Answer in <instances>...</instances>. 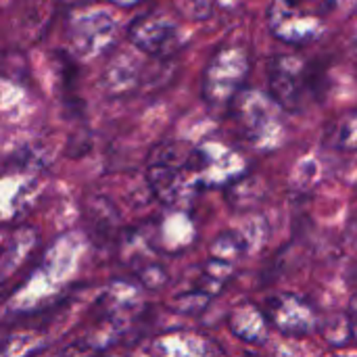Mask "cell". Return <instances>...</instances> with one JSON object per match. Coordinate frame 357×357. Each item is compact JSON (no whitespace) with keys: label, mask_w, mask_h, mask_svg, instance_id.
Segmentation results:
<instances>
[{"label":"cell","mask_w":357,"mask_h":357,"mask_svg":"<svg viewBox=\"0 0 357 357\" xmlns=\"http://www.w3.org/2000/svg\"><path fill=\"white\" fill-rule=\"evenodd\" d=\"M249 73V56L238 46H226L218 50L207 65L203 79V94L209 105L224 107L234 100L243 90L245 77Z\"/></svg>","instance_id":"obj_2"},{"label":"cell","mask_w":357,"mask_h":357,"mask_svg":"<svg viewBox=\"0 0 357 357\" xmlns=\"http://www.w3.org/2000/svg\"><path fill=\"white\" fill-rule=\"evenodd\" d=\"M270 27L272 33L284 42L305 44L324 31V17L274 2L270 8Z\"/></svg>","instance_id":"obj_8"},{"label":"cell","mask_w":357,"mask_h":357,"mask_svg":"<svg viewBox=\"0 0 357 357\" xmlns=\"http://www.w3.org/2000/svg\"><path fill=\"white\" fill-rule=\"evenodd\" d=\"M347 318H349V328H351V337L357 341V295L351 299V305H349V312H347Z\"/></svg>","instance_id":"obj_16"},{"label":"cell","mask_w":357,"mask_h":357,"mask_svg":"<svg viewBox=\"0 0 357 357\" xmlns=\"http://www.w3.org/2000/svg\"><path fill=\"white\" fill-rule=\"evenodd\" d=\"M243 138L255 149L270 153L284 140V126L280 119V105L264 92L241 90L230 102Z\"/></svg>","instance_id":"obj_1"},{"label":"cell","mask_w":357,"mask_h":357,"mask_svg":"<svg viewBox=\"0 0 357 357\" xmlns=\"http://www.w3.org/2000/svg\"><path fill=\"white\" fill-rule=\"evenodd\" d=\"M228 326L234 333V337H238L245 343H253V345L266 343L268 335H270V322H268L266 312L253 303L234 307L228 316Z\"/></svg>","instance_id":"obj_9"},{"label":"cell","mask_w":357,"mask_h":357,"mask_svg":"<svg viewBox=\"0 0 357 357\" xmlns=\"http://www.w3.org/2000/svg\"><path fill=\"white\" fill-rule=\"evenodd\" d=\"M264 312L270 326L289 337H305L318 328L316 310L310 305V301L293 293H278L270 297Z\"/></svg>","instance_id":"obj_4"},{"label":"cell","mask_w":357,"mask_h":357,"mask_svg":"<svg viewBox=\"0 0 357 357\" xmlns=\"http://www.w3.org/2000/svg\"><path fill=\"white\" fill-rule=\"evenodd\" d=\"M270 96L282 109H297L310 82V69L291 54H278L270 63Z\"/></svg>","instance_id":"obj_5"},{"label":"cell","mask_w":357,"mask_h":357,"mask_svg":"<svg viewBox=\"0 0 357 357\" xmlns=\"http://www.w3.org/2000/svg\"><path fill=\"white\" fill-rule=\"evenodd\" d=\"M266 197V182L257 176L243 174L234 182L228 184L226 199L236 209H253Z\"/></svg>","instance_id":"obj_10"},{"label":"cell","mask_w":357,"mask_h":357,"mask_svg":"<svg viewBox=\"0 0 357 357\" xmlns=\"http://www.w3.org/2000/svg\"><path fill=\"white\" fill-rule=\"evenodd\" d=\"M245 249H247V241H245L243 234H238V232H224V234H220L213 241L209 253L215 259H222V261H228V264H236L243 257Z\"/></svg>","instance_id":"obj_12"},{"label":"cell","mask_w":357,"mask_h":357,"mask_svg":"<svg viewBox=\"0 0 357 357\" xmlns=\"http://www.w3.org/2000/svg\"><path fill=\"white\" fill-rule=\"evenodd\" d=\"M322 333H324V337L333 345H345L351 339L349 318L347 316H333V318H328V322L322 324Z\"/></svg>","instance_id":"obj_13"},{"label":"cell","mask_w":357,"mask_h":357,"mask_svg":"<svg viewBox=\"0 0 357 357\" xmlns=\"http://www.w3.org/2000/svg\"><path fill=\"white\" fill-rule=\"evenodd\" d=\"M178 8L190 19H205L211 13V0H178Z\"/></svg>","instance_id":"obj_15"},{"label":"cell","mask_w":357,"mask_h":357,"mask_svg":"<svg viewBox=\"0 0 357 357\" xmlns=\"http://www.w3.org/2000/svg\"><path fill=\"white\" fill-rule=\"evenodd\" d=\"M149 184L151 190L163 201V203H182L186 192L190 190L186 180V169L178 159V151L174 146H161L157 149L153 163L149 167Z\"/></svg>","instance_id":"obj_6"},{"label":"cell","mask_w":357,"mask_h":357,"mask_svg":"<svg viewBox=\"0 0 357 357\" xmlns=\"http://www.w3.org/2000/svg\"><path fill=\"white\" fill-rule=\"evenodd\" d=\"M324 144L335 151H357V111H347L326 126Z\"/></svg>","instance_id":"obj_11"},{"label":"cell","mask_w":357,"mask_h":357,"mask_svg":"<svg viewBox=\"0 0 357 357\" xmlns=\"http://www.w3.org/2000/svg\"><path fill=\"white\" fill-rule=\"evenodd\" d=\"M130 38L142 52L157 59H167L182 46L178 27L169 19L157 15H144L132 21Z\"/></svg>","instance_id":"obj_7"},{"label":"cell","mask_w":357,"mask_h":357,"mask_svg":"<svg viewBox=\"0 0 357 357\" xmlns=\"http://www.w3.org/2000/svg\"><path fill=\"white\" fill-rule=\"evenodd\" d=\"M209 295H205L203 291H192V293H186V295H180L178 299H176V307L174 310H178V312H182V314H199V312H203L205 310V305L209 303Z\"/></svg>","instance_id":"obj_14"},{"label":"cell","mask_w":357,"mask_h":357,"mask_svg":"<svg viewBox=\"0 0 357 357\" xmlns=\"http://www.w3.org/2000/svg\"><path fill=\"white\" fill-rule=\"evenodd\" d=\"M188 167L197 180L207 186H228L247 174V161L243 155L220 142H207L199 146L190 155Z\"/></svg>","instance_id":"obj_3"}]
</instances>
